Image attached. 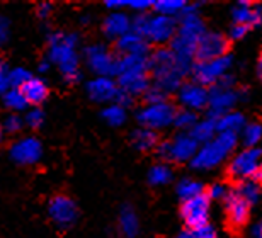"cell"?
<instances>
[{"label":"cell","instance_id":"23","mask_svg":"<svg viewBox=\"0 0 262 238\" xmlns=\"http://www.w3.org/2000/svg\"><path fill=\"white\" fill-rule=\"evenodd\" d=\"M118 51L123 55H148V41L136 33L124 34L121 39L116 41Z\"/></svg>","mask_w":262,"mask_h":238},{"label":"cell","instance_id":"37","mask_svg":"<svg viewBox=\"0 0 262 238\" xmlns=\"http://www.w3.org/2000/svg\"><path fill=\"white\" fill-rule=\"evenodd\" d=\"M198 123V116L196 113L192 111H187V109H182L179 113L176 114V119H174V124L177 126L179 129H192L194 124Z\"/></svg>","mask_w":262,"mask_h":238},{"label":"cell","instance_id":"3","mask_svg":"<svg viewBox=\"0 0 262 238\" xmlns=\"http://www.w3.org/2000/svg\"><path fill=\"white\" fill-rule=\"evenodd\" d=\"M150 73L154 77V85L165 94L179 91L182 85V77L187 72L174 55L170 48H159L150 55Z\"/></svg>","mask_w":262,"mask_h":238},{"label":"cell","instance_id":"14","mask_svg":"<svg viewBox=\"0 0 262 238\" xmlns=\"http://www.w3.org/2000/svg\"><path fill=\"white\" fill-rule=\"evenodd\" d=\"M237 100H238V94L233 89L213 85L209 89V99H208L209 118L218 119L225 114L232 113V107L237 104Z\"/></svg>","mask_w":262,"mask_h":238},{"label":"cell","instance_id":"25","mask_svg":"<svg viewBox=\"0 0 262 238\" xmlns=\"http://www.w3.org/2000/svg\"><path fill=\"white\" fill-rule=\"evenodd\" d=\"M119 231L124 238H135L140 231V220L131 206H123L119 213Z\"/></svg>","mask_w":262,"mask_h":238},{"label":"cell","instance_id":"21","mask_svg":"<svg viewBox=\"0 0 262 238\" xmlns=\"http://www.w3.org/2000/svg\"><path fill=\"white\" fill-rule=\"evenodd\" d=\"M150 55H123L118 58L116 77L121 73H148Z\"/></svg>","mask_w":262,"mask_h":238},{"label":"cell","instance_id":"24","mask_svg":"<svg viewBox=\"0 0 262 238\" xmlns=\"http://www.w3.org/2000/svg\"><path fill=\"white\" fill-rule=\"evenodd\" d=\"M20 91L26 95L28 102L36 105V107H39V105L48 99V94H50V89L46 85V82L39 77H33Z\"/></svg>","mask_w":262,"mask_h":238},{"label":"cell","instance_id":"2","mask_svg":"<svg viewBox=\"0 0 262 238\" xmlns=\"http://www.w3.org/2000/svg\"><path fill=\"white\" fill-rule=\"evenodd\" d=\"M78 36L73 33H51L48 36V60L56 65L68 83L80 80Z\"/></svg>","mask_w":262,"mask_h":238},{"label":"cell","instance_id":"20","mask_svg":"<svg viewBox=\"0 0 262 238\" xmlns=\"http://www.w3.org/2000/svg\"><path fill=\"white\" fill-rule=\"evenodd\" d=\"M118 85L119 91L129 94L131 97L141 95L150 89V78L148 73H121L118 75Z\"/></svg>","mask_w":262,"mask_h":238},{"label":"cell","instance_id":"38","mask_svg":"<svg viewBox=\"0 0 262 238\" xmlns=\"http://www.w3.org/2000/svg\"><path fill=\"white\" fill-rule=\"evenodd\" d=\"M31 78H33V75H31V72L26 70V68H23V67L12 68V70H10V87L23 89Z\"/></svg>","mask_w":262,"mask_h":238},{"label":"cell","instance_id":"15","mask_svg":"<svg viewBox=\"0 0 262 238\" xmlns=\"http://www.w3.org/2000/svg\"><path fill=\"white\" fill-rule=\"evenodd\" d=\"M227 48H228V41L223 34L214 33V31H209V33L206 31L198 43L196 58L198 61L216 60V58L227 56Z\"/></svg>","mask_w":262,"mask_h":238},{"label":"cell","instance_id":"52","mask_svg":"<svg viewBox=\"0 0 262 238\" xmlns=\"http://www.w3.org/2000/svg\"><path fill=\"white\" fill-rule=\"evenodd\" d=\"M176 238H196V235H194V231H192V230H186V231H181V233L177 235Z\"/></svg>","mask_w":262,"mask_h":238},{"label":"cell","instance_id":"35","mask_svg":"<svg viewBox=\"0 0 262 238\" xmlns=\"http://www.w3.org/2000/svg\"><path fill=\"white\" fill-rule=\"evenodd\" d=\"M0 126H2V129H4V135H17L24 128V118L20 114L9 113L2 119Z\"/></svg>","mask_w":262,"mask_h":238},{"label":"cell","instance_id":"8","mask_svg":"<svg viewBox=\"0 0 262 238\" xmlns=\"http://www.w3.org/2000/svg\"><path fill=\"white\" fill-rule=\"evenodd\" d=\"M262 162V152L259 148H245V150L238 152L237 155L232 158L228 165L230 176L237 181H249V179H255L259 174Z\"/></svg>","mask_w":262,"mask_h":238},{"label":"cell","instance_id":"34","mask_svg":"<svg viewBox=\"0 0 262 238\" xmlns=\"http://www.w3.org/2000/svg\"><path fill=\"white\" fill-rule=\"evenodd\" d=\"M102 119L106 121L109 126H114V128H116V126H121V124H124V121H126V109H124L123 105L113 102L104 107Z\"/></svg>","mask_w":262,"mask_h":238},{"label":"cell","instance_id":"13","mask_svg":"<svg viewBox=\"0 0 262 238\" xmlns=\"http://www.w3.org/2000/svg\"><path fill=\"white\" fill-rule=\"evenodd\" d=\"M177 20L174 17H165V15H150L148 28H146L145 39L148 43L155 45H165L172 43V39L177 34Z\"/></svg>","mask_w":262,"mask_h":238},{"label":"cell","instance_id":"29","mask_svg":"<svg viewBox=\"0 0 262 238\" xmlns=\"http://www.w3.org/2000/svg\"><path fill=\"white\" fill-rule=\"evenodd\" d=\"M189 135L194 138L199 145H204V143H208L209 140H213L214 136L218 135L216 131V119L213 118H208V119H203V121H198L194 124V128L189 131Z\"/></svg>","mask_w":262,"mask_h":238},{"label":"cell","instance_id":"19","mask_svg":"<svg viewBox=\"0 0 262 238\" xmlns=\"http://www.w3.org/2000/svg\"><path fill=\"white\" fill-rule=\"evenodd\" d=\"M131 19L128 14H124L123 10H113L111 14L104 19L102 31L109 39H121L124 34L131 33Z\"/></svg>","mask_w":262,"mask_h":238},{"label":"cell","instance_id":"54","mask_svg":"<svg viewBox=\"0 0 262 238\" xmlns=\"http://www.w3.org/2000/svg\"><path fill=\"white\" fill-rule=\"evenodd\" d=\"M255 179H257V181H260V179H262V162H260V168H259V174H257V177H255Z\"/></svg>","mask_w":262,"mask_h":238},{"label":"cell","instance_id":"5","mask_svg":"<svg viewBox=\"0 0 262 238\" xmlns=\"http://www.w3.org/2000/svg\"><path fill=\"white\" fill-rule=\"evenodd\" d=\"M159 155L165 162H189L199 150V143L189 133H181L157 146Z\"/></svg>","mask_w":262,"mask_h":238},{"label":"cell","instance_id":"36","mask_svg":"<svg viewBox=\"0 0 262 238\" xmlns=\"http://www.w3.org/2000/svg\"><path fill=\"white\" fill-rule=\"evenodd\" d=\"M262 138V126L257 123L252 124H245V128L242 131V140L247 145V148H255V145Z\"/></svg>","mask_w":262,"mask_h":238},{"label":"cell","instance_id":"55","mask_svg":"<svg viewBox=\"0 0 262 238\" xmlns=\"http://www.w3.org/2000/svg\"><path fill=\"white\" fill-rule=\"evenodd\" d=\"M2 140H4V129H2V126H0V145H2Z\"/></svg>","mask_w":262,"mask_h":238},{"label":"cell","instance_id":"27","mask_svg":"<svg viewBox=\"0 0 262 238\" xmlns=\"http://www.w3.org/2000/svg\"><path fill=\"white\" fill-rule=\"evenodd\" d=\"M245 128V118L240 113H228L216 119V131L218 133H230L238 135Z\"/></svg>","mask_w":262,"mask_h":238},{"label":"cell","instance_id":"53","mask_svg":"<svg viewBox=\"0 0 262 238\" xmlns=\"http://www.w3.org/2000/svg\"><path fill=\"white\" fill-rule=\"evenodd\" d=\"M257 73H259V77L262 78V56L259 58V61H257Z\"/></svg>","mask_w":262,"mask_h":238},{"label":"cell","instance_id":"45","mask_svg":"<svg viewBox=\"0 0 262 238\" xmlns=\"http://www.w3.org/2000/svg\"><path fill=\"white\" fill-rule=\"evenodd\" d=\"M194 231L196 238H216V231L211 225H206L203 228H198V230H192Z\"/></svg>","mask_w":262,"mask_h":238},{"label":"cell","instance_id":"6","mask_svg":"<svg viewBox=\"0 0 262 238\" xmlns=\"http://www.w3.org/2000/svg\"><path fill=\"white\" fill-rule=\"evenodd\" d=\"M177 111L170 102H159V104H146L143 105L138 114H136V119L141 124V128H148L151 131L157 129H164L167 126L174 124Z\"/></svg>","mask_w":262,"mask_h":238},{"label":"cell","instance_id":"40","mask_svg":"<svg viewBox=\"0 0 262 238\" xmlns=\"http://www.w3.org/2000/svg\"><path fill=\"white\" fill-rule=\"evenodd\" d=\"M10 89V68L5 61L0 60V94H5Z\"/></svg>","mask_w":262,"mask_h":238},{"label":"cell","instance_id":"1","mask_svg":"<svg viewBox=\"0 0 262 238\" xmlns=\"http://www.w3.org/2000/svg\"><path fill=\"white\" fill-rule=\"evenodd\" d=\"M206 33L204 23L198 15L196 5H186V9L181 14V23L177 26V34L172 39L170 50L174 51L177 60L182 65V68L189 73L192 70V60L196 56L198 43Z\"/></svg>","mask_w":262,"mask_h":238},{"label":"cell","instance_id":"16","mask_svg":"<svg viewBox=\"0 0 262 238\" xmlns=\"http://www.w3.org/2000/svg\"><path fill=\"white\" fill-rule=\"evenodd\" d=\"M85 91L94 102H99V104L116 102V97L119 94V85L111 77H96L87 82Z\"/></svg>","mask_w":262,"mask_h":238},{"label":"cell","instance_id":"50","mask_svg":"<svg viewBox=\"0 0 262 238\" xmlns=\"http://www.w3.org/2000/svg\"><path fill=\"white\" fill-rule=\"evenodd\" d=\"M5 34H7V23L4 19H0V43L4 41Z\"/></svg>","mask_w":262,"mask_h":238},{"label":"cell","instance_id":"22","mask_svg":"<svg viewBox=\"0 0 262 238\" xmlns=\"http://www.w3.org/2000/svg\"><path fill=\"white\" fill-rule=\"evenodd\" d=\"M233 23L240 26L254 28L262 23V9L260 7H250L249 2H240L232 12Z\"/></svg>","mask_w":262,"mask_h":238},{"label":"cell","instance_id":"30","mask_svg":"<svg viewBox=\"0 0 262 238\" xmlns=\"http://www.w3.org/2000/svg\"><path fill=\"white\" fill-rule=\"evenodd\" d=\"M2 104L5 105V109H9V113H15V114L23 113L29 105L23 91H20V89H12V87L5 94H2Z\"/></svg>","mask_w":262,"mask_h":238},{"label":"cell","instance_id":"18","mask_svg":"<svg viewBox=\"0 0 262 238\" xmlns=\"http://www.w3.org/2000/svg\"><path fill=\"white\" fill-rule=\"evenodd\" d=\"M225 211H227L228 223L235 226V228H240V226L247 223L250 206L240 198L237 190H232V192H228L227 199H225Z\"/></svg>","mask_w":262,"mask_h":238},{"label":"cell","instance_id":"49","mask_svg":"<svg viewBox=\"0 0 262 238\" xmlns=\"http://www.w3.org/2000/svg\"><path fill=\"white\" fill-rule=\"evenodd\" d=\"M51 68V61L50 60H41L38 63V72L41 73V75H45V73H48Z\"/></svg>","mask_w":262,"mask_h":238},{"label":"cell","instance_id":"46","mask_svg":"<svg viewBox=\"0 0 262 238\" xmlns=\"http://www.w3.org/2000/svg\"><path fill=\"white\" fill-rule=\"evenodd\" d=\"M249 31L247 26H240V24H233V28L232 31H230V36H232L233 39H242L245 33Z\"/></svg>","mask_w":262,"mask_h":238},{"label":"cell","instance_id":"28","mask_svg":"<svg viewBox=\"0 0 262 238\" xmlns=\"http://www.w3.org/2000/svg\"><path fill=\"white\" fill-rule=\"evenodd\" d=\"M237 194L242 198L249 206H254L260 203L262 199V186L257 179H249V181H242L237 186Z\"/></svg>","mask_w":262,"mask_h":238},{"label":"cell","instance_id":"26","mask_svg":"<svg viewBox=\"0 0 262 238\" xmlns=\"http://www.w3.org/2000/svg\"><path fill=\"white\" fill-rule=\"evenodd\" d=\"M131 143H133L136 150L150 152L159 146V136H157V131H151L148 128H138L131 133Z\"/></svg>","mask_w":262,"mask_h":238},{"label":"cell","instance_id":"31","mask_svg":"<svg viewBox=\"0 0 262 238\" xmlns=\"http://www.w3.org/2000/svg\"><path fill=\"white\" fill-rule=\"evenodd\" d=\"M184 0H157L154 2V9L159 15H165V17H174L181 15L182 10L186 9Z\"/></svg>","mask_w":262,"mask_h":238},{"label":"cell","instance_id":"51","mask_svg":"<svg viewBox=\"0 0 262 238\" xmlns=\"http://www.w3.org/2000/svg\"><path fill=\"white\" fill-rule=\"evenodd\" d=\"M252 233H254V238H262V220L254 226Z\"/></svg>","mask_w":262,"mask_h":238},{"label":"cell","instance_id":"9","mask_svg":"<svg viewBox=\"0 0 262 238\" xmlns=\"http://www.w3.org/2000/svg\"><path fill=\"white\" fill-rule=\"evenodd\" d=\"M230 67H232V58L230 56H222L216 60L209 61H196L192 65V77L194 82L201 83V85H216L222 78L227 75Z\"/></svg>","mask_w":262,"mask_h":238},{"label":"cell","instance_id":"39","mask_svg":"<svg viewBox=\"0 0 262 238\" xmlns=\"http://www.w3.org/2000/svg\"><path fill=\"white\" fill-rule=\"evenodd\" d=\"M24 124L29 126L31 129H38L45 124V113L41 107H33L29 111H26L24 116Z\"/></svg>","mask_w":262,"mask_h":238},{"label":"cell","instance_id":"17","mask_svg":"<svg viewBox=\"0 0 262 238\" xmlns=\"http://www.w3.org/2000/svg\"><path fill=\"white\" fill-rule=\"evenodd\" d=\"M208 99H209V91L198 82L182 83L179 89V102L184 105V109L192 111V113L206 107Z\"/></svg>","mask_w":262,"mask_h":238},{"label":"cell","instance_id":"11","mask_svg":"<svg viewBox=\"0 0 262 238\" xmlns=\"http://www.w3.org/2000/svg\"><path fill=\"white\" fill-rule=\"evenodd\" d=\"M48 216L58 228H70L78 218V208L72 198L60 194L50 199Z\"/></svg>","mask_w":262,"mask_h":238},{"label":"cell","instance_id":"48","mask_svg":"<svg viewBox=\"0 0 262 238\" xmlns=\"http://www.w3.org/2000/svg\"><path fill=\"white\" fill-rule=\"evenodd\" d=\"M106 7L111 10H119L121 7H126V0H107Z\"/></svg>","mask_w":262,"mask_h":238},{"label":"cell","instance_id":"33","mask_svg":"<svg viewBox=\"0 0 262 238\" xmlns=\"http://www.w3.org/2000/svg\"><path fill=\"white\" fill-rule=\"evenodd\" d=\"M177 194H179V198L182 201H189L192 198H198V196L203 194V184L194 181V179H182L177 184Z\"/></svg>","mask_w":262,"mask_h":238},{"label":"cell","instance_id":"12","mask_svg":"<svg viewBox=\"0 0 262 238\" xmlns=\"http://www.w3.org/2000/svg\"><path fill=\"white\" fill-rule=\"evenodd\" d=\"M181 214L184 223L189 226V230H198L206 226L209 220V198L206 194H201L198 198L184 201L181 208Z\"/></svg>","mask_w":262,"mask_h":238},{"label":"cell","instance_id":"47","mask_svg":"<svg viewBox=\"0 0 262 238\" xmlns=\"http://www.w3.org/2000/svg\"><path fill=\"white\" fill-rule=\"evenodd\" d=\"M116 104L123 105V107L126 109L128 105H131V104H133V97H131V95H129V94H126V92L119 91L118 97H116Z\"/></svg>","mask_w":262,"mask_h":238},{"label":"cell","instance_id":"10","mask_svg":"<svg viewBox=\"0 0 262 238\" xmlns=\"http://www.w3.org/2000/svg\"><path fill=\"white\" fill-rule=\"evenodd\" d=\"M43 143L34 136H23L9 148V157L12 158V162L24 167L36 165L43 158Z\"/></svg>","mask_w":262,"mask_h":238},{"label":"cell","instance_id":"32","mask_svg":"<svg viewBox=\"0 0 262 238\" xmlns=\"http://www.w3.org/2000/svg\"><path fill=\"white\" fill-rule=\"evenodd\" d=\"M148 182L151 186H165L172 181V168L167 163H157L148 170Z\"/></svg>","mask_w":262,"mask_h":238},{"label":"cell","instance_id":"41","mask_svg":"<svg viewBox=\"0 0 262 238\" xmlns=\"http://www.w3.org/2000/svg\"><path fill=\"white\" fill-rule=\"evenodd\" d=\"M165 95L167 94L164 91H160L159 87L150 85L148 91L145 92V100H146V104H159V102H164Z\"/></svg>","mask_w":262,"mask_h":238},{"label":"cell","instance_id":"44","mask_svg":"<svg viewBox=\"0 0 262 238\" xmlns=\"http://www.w3.org/2000/svg\"><path fill=\"white\" fill-rule=\"evenodd\" d=\"M51 12H53V5H51L50 2H43L38 5V9H36V14H38L39 19L46 20L51 15Z\"/></svg>","mask_w":262,"mask_h":238},{"label":"cell","instance_id":"42","mask_svg":"<svg viewBox=\"0 0 262 238\" xmlns=\"http://www.w3.org/2000/svg\"><path fill=\"white\" fill-rule=\"evenodd\" d=\"M208 198L209 201L214 199V201H223V199H227V196H228V189L223 186V184H211L209 186V190H208Z\"/></svg>","mask_w":262,"mask_h":238},{"label":"cell","instance_id":"4","mask_svg":"<svg viewBox=\"0 0 262 238\" xmlns=\"http://www.w3.org/2000/svg\"><path fill=\"white\" fill-rule=\"evenodd\" d=\"M237 146V135L230 133H218L213 140L199 146L198 153L191 160L192 167L198 170H208L220 165Z\"/></svg>","mask_w":262,"mask_h":238},{"label":"cell","instance_id":"43","mask_svg":"<svg viewBox=\"0 0 262 238\" xmlns=\"http://www.w3.org/2000/svg\"><path fill=\"white\" fill-rule=\"evenodd\" d=\"M126 7L133 9L140 14H145L146 9L154 7V2H150V0H126Z\"/></svg>","mask_w":262,"mask_h":238},{"label":"cell","instance_id":"7","mask_svg":"<svg viewBox=\"0 0 262 238\" xmlns=\"http://www.w3.org/2000/svg\"><path fill=\"white\" fill-rule=\"evenodd\" d=\"M83 58L89 70L96 73L97 77H111L116 75L118 70V56L104 45H91L83 51Z\"/></svg>","mask_w":262,"mask_h":238}]
</instances>
